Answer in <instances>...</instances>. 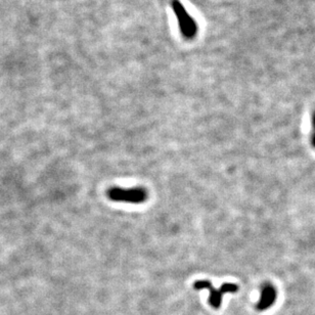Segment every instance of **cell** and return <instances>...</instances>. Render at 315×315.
<instances>
[{
    "instance_id": "6da1fadb",
    "label": "cell",
    "mask_w": 315,
    "mask_h": 315,
    "mask_svg": "<svg viewBox=\"0 0 315 315\" xmlns=\"http://www.w3.org/2000/svg\"><path fill=\"white\" fill-rule=\"evenodd\" d=\"M108 198L114 202H129V204H142V202H144L146 200L148 192L142 188H112L108 190Z\"/></svg>"
},
{
    "instance_id": "7a4b0ae2",
    "label": "cell",
    "mask_w": 315,
    "mask_h": 315,
    "mask_svg": "<svg viewBox=\"0 0 315 315\" xmlns=\"http://www.w3.org/2000/svg\"><path fill=\"white\" fill-rule=\"evenodd\" d=\"M196 290H210V298L209 303L210 305L218 309L222 302V297L228 294V292H236L238 288L236 284H224L220 286V288H214L212 286L211 282L209 280H196L194 284Z\"/></svg>"
},
{
    "instance_id": "3957f363",
    "label": "cell",
    "mask_w": 315,
    "mask_h": 315,
    "mask_svg": "<svg viewBox=\"0 0 315 315\" xmlns=\"http://www.w3.org/2000/svg\"><path fill=\"white\" fill-rule=\"evenodd\" d=\"M276 299V288L269 284L263 286L261 290V297L257 304V309L261 311L268 309L269 307H272V305H274Z\"/></svg>"
},
{
    "instance_id": "277c9868",
    "label": "cell",
    "mask_w": 315,
    "mask_h": 315,
    "mask_svg": "<svg viewBox=\"0 0 315 315\" xmlns=\"http://www.w3.org/2000/svg\"><path fill=\"white\" fill-rule=\"evenodd\" d=\"M173 8H175L176 12H177V16L180 18V22H182V26L184 27V32L186 35H192V33L194 32V22L192 20H190L188 16L186 14L184 8L179 4V2H173Z\"/></svg>"
},
{
    "instance_id": "5b68a950",
    "label": "cell",
    "mask_w": 315,
    "mask_h": 315,
    "mask_svg": "<svg viewBox=\"0 0 315 315\" xmlns=\"http://www.w3.org/2000/svg\"><path fill=\"white\" fill-rule=\"evenodd\" d=\"M312 144H313V146H315V133L313 134V136H312Z\"/></svg>"
},
{
    "instance_id": "8992f818",
    "label": "cell",
    "mask_w": 315,
    "mask_h": 315,
    "mask_svg": "<svg viewBox=\"0 0 315 315\" xmlns=\"http://www.w3.org/2000/svg\"><path fill=\"white\" fill-rule=\"evenodd\" d=\"M313 125H314V127H315V115H314V117H313Z\"/></svg>"
}]
</instances>
